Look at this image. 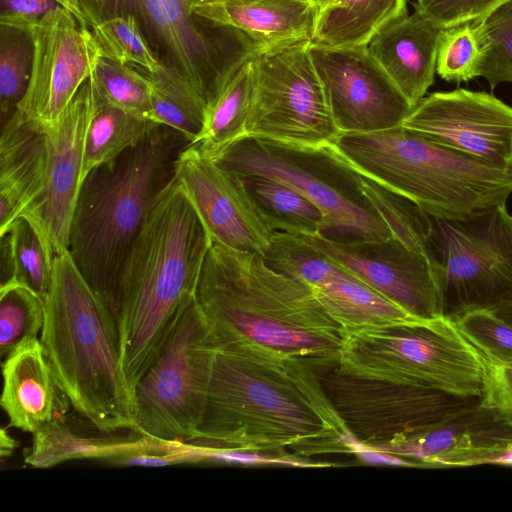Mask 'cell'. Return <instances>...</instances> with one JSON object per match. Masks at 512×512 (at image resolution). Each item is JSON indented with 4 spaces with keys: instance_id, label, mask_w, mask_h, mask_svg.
Here are the masks:
<instances>
[{
    "instance_id": "cell-16",
    "label": "cell",
    "mask_w": 512,
    "mask_h": 512,
    "mask_svg": "<svg viewBox=\"0 0 512 512\" xmlns=\"http://www.w3.org/2000/svg\"><path fill=\"white\" fill-rule=\"evenodd\" d=\"M94 108L90 76L63 113L45 127L48 159L44 186L21 216L33 226L52 260L68 251L70 225L83 182L85 136Z\"/></svg>"
},
{
    "instance_id": "cell-38",
    "label": "cell",
    "mask_w": 512,
    "mask_h": 512,
    "mask_svg": "<svg viewBox=\"0 0 512 512\" xmlns=\"http://www.w3.org/2000/svg\"><path fill=\"white\" fill-rule=\"evenodd\" d=\"M475 26L481 50L477 77L485 78L492 90L512 82V0Z\"/></svg>"
},
{
    "instance_id": "cell-8",
    "label": "cell",
    "mask_w": 512,
    "mask_h": 512,
    "mask_svg": "<svg viewBox=\"0 0 512 512\" xmlns=\"http://www.w3.org/2000/svg\"><path fill=\"white\" fill-rule=\"evenodd\" d=\"M339 364L351 371L483 397L484 358L444 316L362 328L347 333Z\"/></svg>"
},
{
    "instance_id": "cell-18",
    "label": "cell",
    "mask_w": 512,
    "mask_h": 512,
    "mask_svg": "<svg viewBox=\"0 0 512 512\" xmlns=\"http://www.w3.org/2000/svg\"><path fill=\"white\" fill-rule=\"evenodd\" d=\"M175 178L213 242L265 257L274 231L240 176L219 165L198 144H190L178 157Z\"/></svg>"
},
{
    "instance_id": "cell-42",
    "label": "cell",
    "mask_w": 512,
    "mask_h": 512,
    "mask_svg": "<svg viewBox=\"0 0 512 512\" xmlns=\"http://www.w3.org/2000/svg\"><path fill=\"white\" fill-rule=\"evenodd\" d=\"M510 0H417L414 7L441 29L479 22Z\"/></svg>"
},
{
    "instance_id": "cell-47",
    "label": "cell",
    "mask_w": 512,
    "mask_h": 512,
    "mask_svg": "<svg viewBox=\"0 0 512 512\" xmlns=\"http://www.w3.org/2000/svg\"><path fill=\"white\" fill-rule=\"evenodd\" d=\"M16 447V441L2 428L0 432V456L9 457Z\"/></svg>"
},
{
    "instance_id": "cell-35",
    "label": "cell",
    "mask_w": 512,
    "mask_h": 512,
    "mask_svg": "<svg viewBox=\"0 0 512 512\" xmlns=\"http://www.w3.org/2000/svg\"><path fill=\"white\" fill-rule=\"evenodd\" d=\"M91 79L100 103L153 120L151 83L147 74L102 57Z\"/></svg>"
},
{
    "instance_id": "cell-28",
    "label": "cell",
    "mask_w": 512,
    "mask_h": 512,
    "mask_svg": "<svg viewBox=\"0 0 512 512\" xmlns=\"http://www.w3.org/2000/svg\"><path fill=\"white\" fill-rule=\"evenodd\" d=\"M240 177L257 209L274 232L308 237L322 235L324 215L301 192L268 177Z\"/></svg>"
},
{
    "instance_id": "cell-6",
    "label": "cell",
    "mask_w": 512,
    "mask_h": 512,
    "mask_svg": "<svg viewBox=\"0 0 512 512\" xmlns=\"http://www.w3.org/2000/svg\"><path fill=\"white\" fill-rule=\"evenodd\" d=\"M361 175L433 218L465 220L506 205L512 172L437 144L401 125L341 133L329 144Z\"/></svg>"
},
{
    "instance_id": "cell-13",
    "label": "cell",
    "mask_w": 512,
    "mask_h": 512,
    "mask_svg": "<svg viewBox=\"0 0 512 512\" xmlns=\"http://www.w3.org/2000/svg\"><path fill=\"white\" fill-rule=\"evenodd\" d=\"M309 44L265 50L252 59L247 136L299 146H323L338 137Z\"/></svg>"
},
{
    "instance_id": "cell-34",
    "label": "cell",
    "mask_w": 512,
    "mask_h": 512,
    "mask_svg": "<svg viewBox=\"0 0 512 512\" xmlns=\"http://www.w3.org/2000/svg\"><path fill=\"white\" fill-rule=\"evenodd\" d=\"M91 31L102 57L121 64L138 65L150 75L166 71L167 67L154 53L135 15L125 13L106 17Z\"/></svg>"
},
{
    "instance_id": "cell-11",
    "label": "cell",
    "mask_w": 512,
    "mask_h": 512,
    "mask_svg": "<svg viewBox=\"0 0 512 512\" xmlns=\"http://www.w3.org/2000/svg\"><path fill=\"white\" fill-rule=\"evenodd\" d=\"M203 0H101L105 18L131 13L162 50L163 64L206 102L263 47L241 30L198 17Z\"/></svg>"
},
{
    "instance_id": "cell-4",
    "label": "cell",
    "mask_w": 512,
    "mask_h": 512,
    "mask_svg": "<svg viewBox=\"0 0 512 512\" xmlns=\"http://www.w3.org/2000/svg\"><path fill=\"white\" fill-rule=\"evenodd\" d=\"M192 142L161 125L143 141L91 170L74 209L68 252L112 315L120 275L151 209L175 178Z\"/></svg>"
},
{
    "instance_id": "cell-22",
    "label": "cell",
    "mask_w": 512,
    "mask_h": 512,
    "mask_svg": "<svg viewBox=\"0 0 512 512\" xmlns=\"http://www.w3.org/2000/svg\"><path fill=\"white\" fill-rule=\"evenodd\" d=\"M1 406L11 427L34 434L63 421L70 404L61 390L40 338L19 345L2 361Z\"/></svg>"
},
{
    "instance_id": "cell-49",
    "label": "cell",
    "mask_w": 512,
    "mask_h": 512,
    "mask_svg": "<svg viewBox=\"0 0 512 512\" xmlns=\"http://www.w3.org/2000/svg\"><path fill=\"white\" fill-rule=\"evenodd\" d=\"M508 167H509V169H510V170H511V172H512V142H511V146H510V153H509Z\"/></svg>"
},
{
    "instance_id": "cell-48",
    "label": "cell",
    "mask_w": 512,
    "mask_h": 512,
    "mask_svg": "<svg viewBox=\"0 0 512 512\" xmlns=\"http://www.w3.org/2000/svg\"><path fill=\"white\" fill-rule=\"evenodd\" d=\"M503 320L512 323V300L493 310Z\"/></svg>"
},
{
    "instance_id": "cell-41",
    "label": "cell",
    "mask_w": 512,
    "mask_h": 512,
    "mask_svg": "<svg viewBox=\"0 0 512 512\" xmlns=\"http://www.w3.org/2000/svg\"><path fill=\"white\" fill-rule=\"evenodd\" d=\"M108 463L120 466L162 467L196 463L195 445L184 441H170L148 435L129 440L127 447Z\"/></svg>"
},
{
    "instance_id": "cell-43",
    "label": "cell",
    "mask_w": 512,
    "mask_h": 512,
    "mask_svg": "<svg viewBox=\"0 0 512 512\" xmlns=\"http://www.w3.org/2000/svg\"><path fill=\"white\" fill-rule=\"evenodd\" d=\"M195 445V444H194ZM196 447L197 462H219L226 464H284L294 466H310L312 463L302 459L289 458L274 454L257 453L237 449H212L198 445Z\"/></svg>"
},
{
    "instance_id": "cell-25",
    "label": "cell",
    "mask_w": 512,
    "mask_h": 512,
    "mask_svg": "<svg viewBox=\"0 0 512 512\" xmlns=\"http://www.w3.org/2000/svg\"><path fill=\"white\" fill-rule=\"evenodd\" d=\"M47 159L45 127L15 110L0 137V234L40 194Z\"/></svg>"
},
{
    "instance_id": "cell-23",
    "label": "cell",
    "mask_w": 512,
    "mask_h": 512,
    "mask_svg": "<svg viewBox=\"0 0 512 512\" xmlns=\"http://www.w3.org/2000/svg\"><path fill=\"white\" fill-rule=\"evenodd\" d=\"M442 29L414 10L383 27L367 49L414 105L434 83Z\"/></svg>"
},
{
    "instance_id": "cell-9",
    "label": "cell",
    "mask_w": 512,
    "mask_h": 512,
    "mask_svg": "<svg viewBox=\"0 0 512 512\" xmlns=\"http://www.w3.org/2000/svg\"><path fill=\"white\" fill-rule=\"evenodd\" d=\"M217 349L195 296L134 387L137 433L184 442L197 437Z\"/></svg>"
},
{
    "instance_id": "cell-7",
    "label": "cell",
    "mask_w": 512,
    "mask_h": 512,
    "mask_svg": "<svg viewBox=\"0 0 512 512\" xmlns=\"http://www.w3.org/2000/svg\"><path fill=\"white\" fill-rule=\"evenodd\" d=\"M212 157L236 175L272 178L301 192L324 215L319 236L337 241L392 237L364 192L362 175L329 144L299 146L245 136Z\"/></svg>"
},
{
    "instance_id": "cell-12",
    "label": "cell",
    "mask_w": 512,
    "mask_h": 512,
    "mask_svg": "<svg viewBox=\"0 0 512 512\" xmlns=\"http://www.w3.org/2000/svg\"><path fill=\"white\" fill-rule=\"evenodd\" d=\"M318 377L348 433L376 449L417 435L483 398L369 376L339 363Z\"/></svg>"
},
{
    "instance_id": "cell-51",
    "label": "cell",
    "mask_w": 512,
    "mask_h": 512,
    "mask_svg": "<svg viewBox=\"0 0 512 512\" xmlns=\"http://www.w3.org/2000/svg\"><path fill=\"white\" fill-rule=\"evenodd\" d=\"M305 1L314 2V3H316V4L318 5L317 0H305ZM318 6H319V5H318Z\"/></svg>"
},
{
    "instance_id": "cell-46",
    "label": "cell",
    "mask_w": 512,
    "mask_h": 512,
    "mask_svg": "<svg viewBox=\"0 0 512 512\" xmlns=\"http://www.w3.org/2000/svg\"><path fill=\"white\" fill-rule=\"evenodd\" d=\"M70 11L82 27L92 30L104 18L100 0H54Z\"/></svg>"
},
{
    "instance_id": "cell-20",
    "label": "cell",
    "mask_w": 512,
    "mask_h": 512,
    "mask_svg": "<svg viewBox=\"0 0 512 512\" xmlns=\"http://www.w3.org/2000/svg\"><path fill=\"white\" fill-rule=\"evenodd\" d=\"M305 237L411 316H442L439 285L430 260L395 238L337 241L319 235Z\"/></svg>"
},
{
    "instance_id": "cell-44",
    "label": "cell",
    "mask_w": 512,
    "mask_h": 512,
    "mask_svg": "<svg viewBox=\"0 0 512 512\" xmlns=\"http://www.w3.org/2000/svg\"><path fill=\"white\" fill-rule=\"evenodd\" d=\"M486 382L483 399L512 417V363L492 364L484 360Z\"/></svg>"
},
{
    "instance_id": "cell-45",
    "label": "cell",
    "mask_w": 512,
    "mask_h": 512,
    "mask_svg": "<svg viewBox=\"0 0 512 512\" xmlns=\"http://www.w3.org/2000/svg\"><path fill=\"white\" fill-rule=\"evenodd\" d=\"M58 6L54 0H1L0 20H34Z\"/></svg>"
},
{
    "instance_id": "cell-40",
    "label": "cell",
    "mask_w": 512,
    "mask_h": 512,
    "mask_svg": "<svg viewBox=\"0 0 512 512\" xmlns=\"http://www.w3.org/2000/svg\"><path fill=\"white\" fill-rule=\"evenodd\" d=\"M453 321L486 362L512 363V323L493 310L470 311Z\"/></svg>"
},
{
    "instance_id": "cell-3",
    "label": "cell",
    "mask_w": 512,
    "mask_h": 512,
    "mask_svg": "<svg viewBox=\"0 0 512 512\" xmlns=\"http://www.w3.org/2000/svg\"><path fill=\"white\" fill-rule=\"evenodd\" d=\"M212 240L174 178L151 209L124 263L113 317L133 391L185 304L195 297Z\"/></svg>"
},
{
    "instance_id": "cell-10",
    "label": "cell",
    "mask_w": 512,
    "mask_h": 512,
    "mask_svg": "<svg viewBox=\"0 0 512 512\" xmlns=\"http://www.w3.org/2000/svg\"><path fill=\"white\" fill-rule=\"evenodd\" d=\"M430 262L442 316L451 320L512 300V216L506 205L465 220L433 218Z\"/></svg>"
},
{
    "instance_id": "cell-2",
    "label": "cell",
    "mask_w": 512,
    "mask_h": 512,
    "mask_svg": "<svg viewBox=\"0 0 512 512\" xmlns=\"http://www.w3.org/2000/svg\"><path fill=\"white\" fill-rule=\"evenodd\" d=\"M195 296L218 349L297 361L318 375L340 361L348 331L305 282L262 255L212 241Z\"/></svg>"
},
{
    "instance_id": "cell-26",
    "label": "cell",
    "mask_w": 512,
    "mask_h": 512,
    "mask_svg": "<svg viewBox=\"0 0 512 512\" xmlns=\"http://www.w3.org/2000/svg\"><path fill=\"white\" fill-rule=\"evenodd\" d=\"M407 0H332L319 9L311 43L367 46L387 24L407 13Z\"/></svg>"
},
{
    "instance_id": "cell-14",
    "label": "cell",
    "mask_w": 512,
    "mask_h": 512,
    "mask_svg": "<svg viewBox=\"0 0 512 512\" xmlns=\"http://www.w3.org/2000/svg\"><path fill=\"white\" fill-rule=\"evenodd\" d=\"M25 30L33 43L31 74L16 110L44 127L53 123L93 74L102 52L92 31L57 8L34 20H0Z\"/></svg>"
},
{
    "instance_id": "cell-24",
    "label": "cell",
    "mask_w": 512,
    "mask_h": 512,
    "mask_svg": "<svg viewBox=\"0 0 512 512\" xmlns=\"http://www.w3.org/2000/svg\"><path fill=\"white\" fill-rule=\"evenodd\" d=\"M320 7L305 0H203L195 14L237 28L263 51L311 42Z\"/></svg>"
},
{
    "instance_id": "cell-33",
    "label": "cell",
    "mask_w": 512,
    "mask_h": 512,
    "mask_svg": "<svg viewBox=\"0 0 512 512\" xmlns=\"http://www.w3.org/2000/svg\"><path fill=\"white\" fill-rule=\"evenodd\" d=\"M33 436V446L25 461L36 468H49L77 459H100L108 462L128 444V440L106 441L84 437L73 432L62 421L43 426Z\"/></svg>"
},
{
    "instance_id": "cell-37",
    "label": "cell",
    "mask_w": 512,
    "mask_h": 512,
    "mask_svg": "<svg viewBox=\"0 0 512 512\" xmlns=\"http://www.w3.org/2000/svg\"><path fill=\"white\" fill-rule=\"evenodd\" d=\"M33 43L22 29L1 25L0 32V109L6 122L22 99L31 74Z\"/></svg>"
},
{
    "instance_id": "cell-32",
    "label": "cell",
    "mask_w": 512,
    "mask_h": 512,
    "mask_svg": "<svg viewBox=\"0 0 512 512\" xmlns=\"http://www.w3.org/2000/svg\"><path fill=\"white\" fill-rule=\"evenodd\" d=\"M147 75L151 83L152 119L180 132L193 144L203 126L205 98L167 68L160 75Z\"/></svg>"
},
{
    "instance_id": "cell-31",
    "label": "cell",
    "mask_w": 512,
    "mask_h": 512,
    "mask_svg": "<svg viewBox=\"0 0 512 512\" xmlns=\"http://www.w3.org/2000/svg\"><path fill=\"white\" fill-rule=\"evenodd\" d=\"M362 184L366 196L389 228L391 236L430 260L432 217L408 198L363 175Z\"/></svg>"
},
{
    "instance_id": "cell-50",
    "label": "cell",
    "mask_w": 512,
    "mask_h": 512,
    "mask_svg": "<svg viewBox=\"0 0 512 512\" xmlns=\"http://www.w3.org/2000/svg\"><path fill=\"white\" fill-rule=\"evenodd\" d=\"M332 0H317V3L319 5V7H323L325 6L326 4H328L329 2H331Z\"/></svg>"
},
{
    "instance_id": "cell-30",
    "label": "cell",
    "mask_w": 512,
    "mask_h": 512,
    "mask_svg": "<svg viewBox=\"0 0 512 512\" xmlns=\"http://www.w3.org/2000/svg\"><path fill=\"white\" fill-rule=\"evenodd\" d=\"M0 237L1 285L9 282L21 284L45 303L52 281L53 260L33 226L20 216Z\"/></svg>"
},
{
    "instance_id": "cell-39",
    "label": "cell",
    "mask_w": 512,
    "mask_h": 512,
    "mask_svg": "<svg viewBox=\"0 0 512 512\" xmlns=\"http://www.w3.org/2000/svg\"><path fill=\"white\" fill-rule=\"evenodd\" d=\"M481 50L475 22L442 29L436 73L448 82H468L477 77Z\"/></svg>"
},
{
    "instance_id": "cell-5",
    "label": "cell",
    "mask_w": 512,
    "mask_h": 512,
    "mask_svg": "<svg viewBox=\"0 0 512 512\" xmlns=\"http://www.w3.org/2000/svg\"><path fill=\"white\" fill-rule=\"evenodd\" d=\"M40 340L70 405L101 432H137L114 317L68 251L52 263Z\"/></svg>"
},
{
    "instance_id": "cell-17",
    "label": "cell",
    "mask_w": 512,
    "mask_h": 512,
    "mask_svg": "<svg viewBox=\"0 0 512 512\" xmlns=\"http://www.w3.org/2000/svg\"><path fill=\"white\" fill-rule=\"evenodd\" d=\"M401 126L454 151L508 168L512 107L483 91L434 92L415 103Z\"/></svg>"
},
{
    "instance_id": "cell-29",
    "label": "cell",
    "mask_w": 512,
    "mask_h": 512,
    "mask_svg": "<svg viewBox=\"0 0 512 512\" xmlns=\"http://www.w3.org/2000/svg\"><path fill=\"white\" fill-rule=\"evenodd\" d=\"M160 126L154 120L100 103L95 95L84 143L83 180L91 170L140 143Z\"/></svg>"
},
{
    "instance_id": "cell-1",
    "label": "cell",
    "mask_w": 512,
    "mask_h": 512,
    "mask_svg": "<svg viewBox=\"0 0 512 512\" xmlns=\"http://www.w3.org/2000/svg\"><path fill=\"white\" fill-rule=\"evenodd\" d=\"M347 435L308 366L217 349L205 412L189 443L306 460L350 454Z\"/></svg>"
},
{
    "instance_id": "cell-36",
    "label": "cell",
    "mask_w": 512,
    "mask_h": 512,
    "mask_svg": "<svg viewBox=\"0 0 512 512\" xmlns=\"http://www.w3.org/2000/svg\"><path fill=\"white\" fill-rule=\"evenodd\" d=\"M45 303L29 288L16 282L0 286V357L3 361L19 345L39 338Z\"/></svg>"
},
{
    "instance_id": "cell-21",
    "label": "cell",
    "mask_w": 512,
    "mask_h": 512,
    "mask_svg": "<svg viewBox=\"0 0 512 512\" xmlns=\"http://www.w3.org/2000/svg\"><path fill=\"white\" fill-rule=\"evenodd\" d=\"M511 449L512 417L482 398L439 424L378 450L421 467H465L499 465Z\"/></svg>"
},
{
    "instance_id": "cell-19",
    "label": "cell",
    "mask_w": 512,
    "mask_h": 512,
    "mask_svg": "<svg viewBox=\"0 0 512 512\" xmlns=\"http://www.w3.org/2000/svg\"><path fill=\"white\" fill-rule=\"evenodd\" d=\"M264 258L274 269L305 282L348 332L416 319L373 290L305 236L274 232Z\"/></svg>"
},
{
    "instance_id": "cell-27",
    "label": "cell",
    "mask_w": 512,
    "mask_h": 512,
    "mask_svg": "<svg viewBox=\"0 0 512 512\" xmlns=\"http://www.w3.org/2000/svg\"><path fill=\"white\" fill-rule=\"evenodd\" d=\"M252 59L227 79L207 102L203 126L193 144H198L210 156L247 136L253 96Z\"/></svg>"
},
{
    "instance_id": "cell-15",
    "label": "cell",
    "mask_w": 512,
    "mask_h": 512,
    "mask_svg": "<svg viewBox=\"0 0 512 512\" xmlns=\"http://www.w3.org/2000/svg\"><path fill=\"white\" fill-rule=\"evenodd\" d=\"M309 53L341 133H368L401 125L412 104L379 63L361 47L310 42Z\"/></svg>"
}]
</instances>
